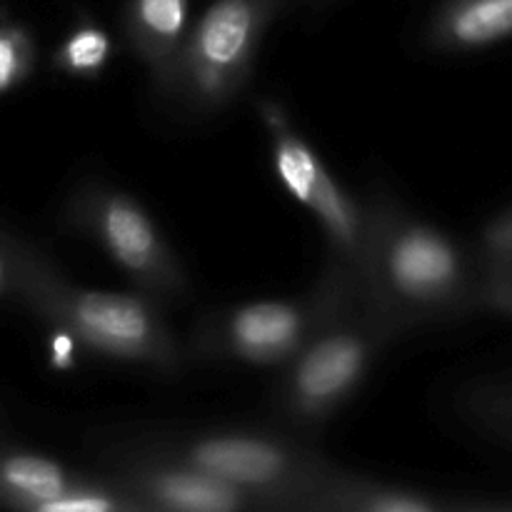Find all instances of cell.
<instances>
[{
  "instance_id": "obj_1",
  "label": "cell",
  "mask_w": 512,
  "mask_h": 512,
  "mask_svg": "<svg viewBox=\"0 0 512 512\" xmlns=\"http://www.w3.org/2000/svg\"><path fill=\"white\" fill-rule=\"evenodd\" d=\"M363 208L358 278L395 333L458 313L470 298V273L453 238L415 218L383 185L365 193Z\"/></svg>"
},
{
  "instance_id": "obj_2",
  "label": "cell",
  "mask_w": 512,
  "mask_h": 512,
  "mask_svg": "<svg viewBox=\"0 0 512 512\" xmlns=\"http://www.w3.org/2000/svg\"><path fill=\"white\" fill-rule=\"evenodd\" d=\"M20 305L48 328L68 330L85 350L140 365L158 375L183 370L185 348L160 303L143 293H108L73 285L38 248L20 240Z\"/></svg>"
},
{
  "instance_id": "obj_3",
  "label": "cell",
  "mask_w": 512,
  "mask_h": 512,
  "mask_svg": "<svg viewBox=\"0 0 512 512\" xmlns=\"http://www.w3.org/2000/svg\"><path fill=\"white\" fill-rule=\"evenodd\" d=\"M395 338L393 325L370 303L358 275L350 273L313 335L280 368L270 398L275 423L313 438L358 393Z\"/></svg>"
},
{
  "instance_id": "obj_4",
  "label": "cell",
  "mask_w": 512,
  "mask_h": 512,
  "mask_svg": "<svg viewBox=\"0 0 512 512\" xmlns=\"http://www.w3.org/2000/svg\"><path fill=\"white\" fill-rule=\"evenodd\" d=\"M135 445L245 490L263 512H303L313 485L333 468L313 438L283 428L188 430Z\"/></svg>"
},
{
  "instance_id": "obj_5",
  "label": "cell",
  "mask_w": 512,
  "mask_h": 512,
  "mask_svg": "<svg viewBox=\"0 0 512 512\" xmlns=\"http://www.w3.org/2000/svg\"><path fill=\"white\" fill-rule=\"evenodd\" d=\"M63 225L93 240L125 278L160 305L190 298V275L153 215L130 193L100 178H83L63 205Z\"/></svg>"
},
{
  "instance_id": "obj_6",
  "label": "cell",
  "mask_w": 512,
  "mask_h": 512,
  "mask_svg": "<svg viewBox=\"0 0 512 512\" xmlns=\"http://www.w3.org/2000/svg\"><path fill=\"white\" fill-rule=\"evenodd\" d=\"M350 273L355 270L348 263L328 253L325 268L303 298L253 300L208 310L193 328V355L283 368L318 328Z\"/></svg>"
},
{
  "instance_id": "obj_7",
  "label": "cell",
  "mask_w": 512,
  "mask_h": 512,
  "mask_svg": "<svg viewBox=\"0 0 512 512\" xmlns=\"http://www.w3.org/2000/svg\"><path fill=\"white\" fill-rule=\"evenodd\" d=\"M278 13L265 0H213L190 25L170 100L195 115L228 108L248 83Z\"/></svg>"
},
{
  "instance_id": "obj_8",
  "label": "cell",
  "mask_w": 512,
  "mask_h": 512,
  "mask_svg": "<svg viewBox=\"0 0 512 512\" xmlns=\"http://www.w3.org/2000/svg\"><path fill=\"white\" fill-rule=\"evenodd\" d=\"M258 113L268 130L275 178L288 190L290 198L298 200L318 220L328 238V253L360 273L365 250L363 198L350 195L335 180L320 155L295 130L288 110L278 100L263 98L258 103Z\"/></svg>"
},
{
  "instance_id": "obj_9",
  "label": "cell",
  "mask_w": 512,
  "mask_h": 512,
  "mask_svg": "<svg viewBox=\"0 0 512 512\" xmlns=\"http://www.w3.org/2000/svg\"><path fill=\"white\" fill-rule=\"evenodd\" d=\"M0 505L20 512H143L108 473H80L5 443H0Z\"/></svg>"
},
{
  "instance_id": "obj_10",
  "label": "cell",
  "mask_w": 512,
  "mask_h": 512,
  "mask_svg": "<svg viewBox=\"0 0 512 512\" xmlns=\"http://www.w3.org/2000/svg\"><path fill=\"white\" fill-rule=\"evenodd\" d=\"M108 475L143 512H263L258 498L130 443L105 453Z\"/></svg>"
},
{
  "instance_id": "obj_11",
  "label": "cell",
  "mask_w": 512,
  "mask_h": 512,
  "mask_svg": "<svg viewBox=\"0 0 512 512\" xmlns=\"http://www.w3.org/2000/svg\"><path fill=\"white\" fill-rule=\"evenodd\" d=\"M190 25V0H125V38L143 60L153 90L165 100L173 93Z\"/></svg>"
},
{
  "instance_id": "obj_12",
  "label": "cell",
  "mask_w": 512,
  "mask_h": 512,
  "mask_svg": "<svg viewBox=\"0 0 512 512\" xmlns=\"http://www.w3.org/2000/svg\"><path fill=\"white\" fill-rule=\"evenodd\" d=\"M458 508L455 500L423 488L388 483L333 468L313 485L303 512H443Z\"/></svg>"
},
{
  "instance_id": "obj_13",
  "label": "cell",
  "mask_w": 512,
  "mask_h": 512,
  "mask_svg": "<svg viewBox=\"0 0 512 512\" xmlns=\"http://www.w3.org/2000/svg\"><path fill=\"white\" fill-rule=\"evenodd\" d=\"M512 35V0H443L430 18L425 40L433 50L465 53Z\"/></svg>"
},
{
  "instance_id": "obj_14",
  "label": "cell",
  "mask_w": 512,
  "mask_h": 512,
  "mask_svg": "<svg viewBox=\"0 0 512 512\" xmlns=\"http://www.w3.org/2000/svg\"><path fill=\"white\" fill-rule=\"evenodd\" d=\"M113 58V38L103 25L83 18L68 30L53 53V68L68 78L93 80Z\"/></svg>"
},
{
  "instance_id": "obj_15",
  "label": "cell",
  "mask_w": 512,
  "mask_h": 512,
  "mask_svg": "<svg viewBox=\"0 0 512 512\" xmlns=\"http://www.w3.org/2000/svg\"><path fill=\"white\" fill-rule=\"evenodd\" d=\"M38 45L23 23L0 18V95L20 88L33 75Z\"/></svg>"
},
{
  "instance_id": "obj_16",
  "label": "cell",
  "mask_w": 512,
  "mask_h": 512,
  "mask_svg": "<svg viewBox=\"0 0 512 512\" xmlns=\"http://www.w3.org/2000/svg\"><path fill=\"white\" fill-rule=\"evenodd\" d=\"M20 278V240L0 233V300L18 298Z\"/></svg>"
},
{
  "instance_id": "obj_17",
  "label": "cell",
  "mask_w": 512,
  "mask_h": 512,
  "mask_svg": "<svg viewBox=\"0 0 512 512\" xmlns=\"http://www.w3.org/2000/svg\"><path fill=\"white\" fill-rule=\"evenodd\" d=\"M80 350H85L68 330L50 328V340H48V355L50 365L55 370H73L78 365Z\"/></svg>"
},
{
  "instance_id": "obj_18",
  "label": "cell",
  "mask_w": 512,
  "mask_h": 512,
  "mask_svg": "<svg viewBox=\"0 0 512 512\" xmlns=\"http://www.w3.org/2000/svg\"><path fill=\"white\" fill-rule=\"evenodd\" d=\"M490 293L498 300H512V265L495 260L493 278H490Z\"/></svg>"
},
{
  "instance_id": "obj_19",
  "label": "cell",
  "mask_w": 512,
  "mask_h": 512,
  "mask_svg": "<svg viewBox=\"0 0 512 512\" xmlns=\"http://www.w3.org/2000/svg\"><path fill=\"white\" fill-rule=\"evenodd\" d=\"M265 3L275 5V8H278V10H283V5H285V3H288V0H265Z\"/></svg>"
},
{
  "instance_id": "obj_20",
  "label": "cell",
  "mask_w": 512,
  "mask_h": 512,
  "mask_svg": "<svg viewBox=\"0 0 512 512\" xmlns=\"http://www.w3.org/2000/svg\"><path fill=\"white\" fill-rule=\"evenodd\" d=\"M310 3H313V5H330V3H335V0H310Z\"/></svg>"
}]
</instances>
